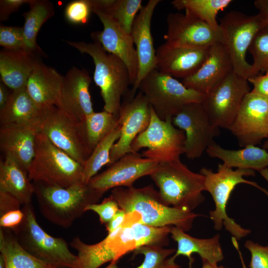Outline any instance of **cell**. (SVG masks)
<instances>
[{"mask_svg":"<svg viewBox=\"0 0 268 268\" xmlns=\"http://www.w3.org/2000/svg\"><path fill=\"white\" fill-rule=\"evenodd\" d=\"M34 195L42 214L52 223L70 227L85 212L89 204L97 203L103 194L82 182L68 188L34 182Z\"/></svg>","mask_w":268,"mask_h":268,"instance_id":"obj_3","label":"cell"},{"mask_svg":"<svg viewBox=\"0 0 268 268\" xmlns=\"http://www.w3.org/2000/svg\"><path fill=\"white\" fill-rule=\"evenodd\" d=\"M170 226L155 227L139 223L122 224L102 241L88 244L77 236L70 246L77 252L72 268H99L104 264L116 263L122 257L144 245L161 247L169 244Z\"/></svg>","mask_w":268,"mask_h":268,"instance_id":"obj_1","label":"cell"},{"mask_svg":"<svg viewBox=\"0 0 268 268\" xmlns=\"http://www.w3.org/2000/svg\"><path fill=\"white\" fill-rule=\"evenodd\" d=\"M251 255L250 268H268V246H263L251 240L244 244Z\"/></svg>","mask_w":268,"mask_h":268,"instance_id":"obj_42","label":"cell"},{"mask_svg":"<svg viewBox=\"0 0 268 268\" xmlns=\"http://www.w3.org/2000/svg\"><path fill=\"white\" fill-rule=\"evenodd\" d=\"M172 120L185 133L184 154L190 159L200 157L220 134L219 128L210 120L201 102L184 105Z\"/></svg>","mask_w":268,"mask_h":268,"instance_id":"obj_14","label":"cell"},{"mask_svg":"<svg viewBox=\"0 0 268 268\" xmlns=\"http://www.w3.org/2000/svg\"><path fill=\"white\" fill-rule=\"evenodd\" d=\"M29 4V10L23 14L24 50L45 57V54L37 43L36 38L44 23L54 15V7L47 0H31Z\"/></svg>","mask_w":268,"mask_h":268,"instance_id":"obj_31","label":"cell"},{"mask_svg":"<svg viewBox=\"0 0 268 268\" xmlns=\"http://www.w3.org/2000/svg\"><path fill=\"white\" fill-rule=\"evenodd\" d=\"M31 0H0V20L5 21L10 15L18 10L19 7L25 3L29 4Z\"/></svg>","mask_w":268,"mask_h":268,"instance_id":"obj_44","label":"cell"},{"mask_svg":"<svg viewBox=\"0 0 268 268\" xmlns=\"http://www.w3.org/2000/svg\"><path fill=\"white\" fill-rule=\"evenodd\" d=\"M40 57L24 49L2 50L0 52L1 81L12 91L26 88L32 72L42 62Z\"/></svg>","mask_w":268,"mask_h":268,"instance_id":"obj_25","label":"cell"},{"mask_svg":"<svg viewBox=\"0 0 268 268\" xmlns=\"http://www.w3.org/2000/svg\"><path fill=\"white\" fill-rule=\"evenodd\" d=\"M265 72H266L265 74H267V75H268V68L267 69Z\"/></svg>","mask_w":268,"mask_h":268,"instance_id":"obj_54","label":"cell"},{"mask_svg":"<svg viewBox=\"0 0 268 268\" xmlns=\"http://www.w3.org/2000/svg\"><path fill=\"white\" fill-rule=\"evenodd\" d=\"M87 145L91 151L118 124V117L104 110L93 112L81 122Z\"/></svg>","mask_w":268,"mask_h":268,"instance_id":"obj_34","label":"cell"},{"mask_svg":"<svg viewBox=\"0 0 268 268\" xmlns=\"http://www.w3.org/2000/svg\"><path fill=\"white\" fill-rule=\"evenodd\" d=\"M263 148L265 149H268V137L267 138V139L266 141L264 143L263 145Z\"/></svg>","mask_w":268,"mask_h":268,"instance_id":"obj_53","label":"cell"},{"mask_svg":"<svg viewBox=\"0 0 268 268\" xmlns=\"http://www.w3.org/2000/svg\"><path fill=\"white\" fill-rule=\"evenodd\" d=\"M150 108L145 96L140 91L132 99L122 104L118 117L121 126V135L111 149L109 166L124 155L131 152L133 141L149 124Z\"/></svg>","mask_w":268,"mask_h":268,"instance_id":"obj_18","label":"cell"},{"mask_svg":"<svg viewBox=\"0 0 268 268\" xmlns=\"http://www.w3.org/2000/svg\"><path fill=\"white\" fill-rule=\"evenodd\" d=\"M227 129L242 147L260 144L268 137V99L250 91Z\"/></svg>","mask_w":268,"mask_h":268,"instance_id":"obj_15","label":"cell"},{"mask_svg":"<svg viewBox=\"0 0 268 268\" xmlns=\"http://www.w3.org/2000/svg\"><path fill=\"white\" fill-rule=\"evenodd\" d=\"M231 0H174L172 5L178 10L190 12L216 31L220 30L216 15L227 7Z\"/></svg>","mask_w":268,"mask_h":268,"instance_id":"obj_33","label":"cell"},{"mask_svg":"<svg viewBox=\"0 0 268 268\" xmlns=\"http://www.w3.org/2000/svg\"><path fill=\"white\" fill-rule=\"evenodd\" d=\"M39 130L34 127L8 124L0 126V147L5 156L14 159L28 172L34 157Z\"/></svg>","mask_w":268,"mask_h":268,"instance_id":"obj_24","label":"cell"},{"mask_svg":"<svg viewBox=\"0 0 268 268\" xmlns=\"http://www.w3.org/2000/svg\"><path fill=\"white\" fill-rule=\"evenodd\" d=\"M0 45L11 51L24 49L23 27L0 25Z\"/></svg>","mask_w":268,"mask_h":268,"instance_id":"obj_39","label":"cell"},{"mask_svg":"<svg viewBox=\"0 0 268 268\" xmlns=\"http://www.w3.org/2000/svg\"><path fill=\"white\" fill-rule=\"evenodd\" d=\"M200 173L205 177V189L211 195L215 204L214 210L209 211V217L213 221L214 228L220 230L224 226L230 234L240 240L251 233L229 217L226 212V207L232 192L239 184H247L262 191L268 196V192L256 183L245 179L244 177L255 176V171L251 169H237L228 167L219 164L217 172L203 167Z\"/></svg>","mask_w":268,"mask_h":268,"instance_id":"obj_6","label":"cell"},{"mask_svg":"<svg viewBox=\"0 0 268 268\" xmlns=\"http://www.w3.org/2000/svg\"><path fill=\"white\" fill-rule=\"evenodd\" d=\"M221 43L230 57L233 71L247 79L252 76V64L246 60L247 51L256 35L264 29L258 14L248 15L237 10L227 12L219 23Z\"/></svg>","mask_w":268,"mask_h":268,"instance_id":"obj_10","label":"cell"},{"mask_svg":"<svg viewBox=\"0 0 268 268\" xmlns=\"http://www.w3.org/2000/svg\"><path fill=\"white\" fill-rule=\"evenodd\" d=\"M63 76L55 68L42 62L35 68L27 81L26 90L40 108L58 107Z\"/></svg>","mask_w":268,"mask_h":268,"instance_id":"obj_26","label":"cell"},{"mask_svg":"<svg viewBox=\"0 0 268 268\" xmlns=\"http://www.w3.org/2000/svg\"><path fill=\"white\" fill-rule=\"evenodd\" d=\"M0 268H5L4 262L2 257L0 255Z\"/></svg>","mask_w":268,"mask_h":268,"instance_id":"obj_52","label":"cell"},{"mask_svg":"<svg viewBox=\"0 0 268 268\" xmlns=\"http://www.w3.org/2000/svg\"><path fill=\"white\" fill-rule=\"evenodd\" d=\"M261 175L268 182V168H265L261 171H260Z\"/></svg>","mask_w":268,"mask_h":268,"instance_id":"obj_51","label":"cell"},{"mask_svg":"<svg viewBox=\"0 0 268 268\" xmlns=\"http://www.w3.org/2000/svg\"><path fill=\"white\" fill-rule=\"evenodd\" d=\"M233 71L230 57L224 45L216 43L209 47L207 57L193 75L182 80L187 88L206 94Z\"/></svg>","mask_w":268,"mask_h":268,"instance_id":"obj_23","label":"cell"},{"mask_svg":"<svg viewBox=\"0 0 268 268\" xmlns=\"http://www.w3.org/2000/svg\"><path fill=\"white\" fill-rule=\"evenodd\" d=\"M209 47H182L165 42L156 50L155 68L175 78H187L194 74L202 65Z\"/></svg>","mask_w":268,"mask_h":268,"instance_id":"obj_22","label":"cell"},{"mask_svg":"<svg viewBox=\"0 0 268 268\" xmlns=\"http://www.w3.org/2000/svg\"><path fill=\"white\" fill-rule=\"evenodd\" d=\"M66 42L81 54L91 56L95 65L93 79L100 89L104 109L119 117L122 97L131 84L126 65L119 58L106 52L97 41Z\"/></svg>","mask_w":268,"mask_h":268,"instance_id":"obj_4","label":"cell"},{"mask_svg":"<svg viewBox=\"0 0 268 268\" xmlns=\"http://www.w3.org/2000/svg\"><path fill=\"white\" fill-rule=\"evenodd\" d=\"M110 196L120 209L126 213H136L140 217V223L152 227L175 226L187 232L199 216L188 209L166 205L158 191L151 185L140 188H116Z\"/></svg>","mask_w":268,"mask_h":268,"instance_id":"obj_2","label":"cell"},{"mask_svg":"<svg viewBox=\"0 0 268 268\" xmlns=\"http://www.w3.org/2000/svg\"><path fill=\"white\" fill-rule=\"evenodd\" d=\"M142 0H114L105 12L110 15L126 32L131 34L137 13L142 7Z\"/></svg>","mask_w":268,"mask_h":268,"instance_id":"obj_37","label":"cell"},{"mask_svg":"<svg viewBox=\"0 0 268 268\" xmlns=\"http://www.w3.org/2000/svg\"><path fill=\"white\" fill-rule=\"evenodd\" d=\"M21 204L10 195L0 192V216L12 210L20 209Z\"/></svg>","mask_w":268,"mask_h":268,"instance_id":"obj_46","label":"cell"},{"mask_svg":"<svg viewBox=\"0 0 268 268\" xmlns=\"http://www.w3.org/2000/svg\"><path fill=\"white\" fill-rule=\"evenodd\" d=\"M175 249H166L156 245H144L133 251L134 255L142 254L144 260L136 268H180L181 266L169 256L175 253ZM105 268H119L116 263H110Z\"/></svg>","mask_w":268,"mask_h":268,"instance_id":"obj_36","label":"cell"},{"mask_svg":"<svg viewBox=\"0 0 268 268\" xmlns=\"http://www.w3.org/2000/svg\"><path fill=\"white\" fill-rule=\"evenodd\" d=\"M48 109L39 108L30 97L26 88L13 90L6 105L0 109V125H25L39 130Z\"/></svg>","mask_w":268,"mask_h":268,"instance_id":"obj_28","label":"cell"},{"mask_svg":"<svg viewBox=\"0 0 268 268\" xmlns=\"http://www.w3.org/2000/svg\"><path fill=\"white\" fill-rule=\"evenodd\" d=\"M253 86L252 92L268 99V75H256L248 79Z\"/></svg>","mask_w":268,"mask_h":268,"instance_id":"obj_45","label":"cell"},{"mask_svg":"<svg viewBox=\"0 0 268 268\" xmlns=\"http://www.w3.org/2000/svg\"><path fill=\"white\" fill-rule=\"evenodd\" d=\"M170 234L172 239L177 243V249L172 259L175 260L180 255L187 257L189 260V268H192L194 261L192 257L193 254H198L202 262L214 266H217L224 259L219 234L209 238H197L175 226L170 227Z\"/></svg>","mask_w":268,"mask_h":268,"instance_id":"obj_27","label":"cell"},{"mask_svg":"<svg viewBox=\"0 0 268 268\" xmlns=\"http://www.w3.org/2000/svg\"><path fill=\"white\" fill-rule=\"evenodd\" d=\"M91 82L86 70L75 67L63 76L58 108L76 122H83L94 112L89 91Z\"/></svg>","mask_w":268,"mask_h":268,"instance_id":"obj_21","label":"cell"},{"mask_svg":"<svg viewBox=\"0 0 268 268\" xmlns=\"http://www.w3.org/2000/svg\"><path fill=\"white\" fill-rule=\"evenodd\" d=\"M150 110L149 124L133 141L131 152L137 153L139 149L146 148L141 156L159 163L179 159L184 153V131L173 125L172 118L162 120L151 107Z\"/></svg>","mask_w":268,"mask_h":268,"instance_id":"obj_11","label":"cell"},{"mask_svg":"<svg viewBox=\"0 0 268 268\" xmlns=\"http://www.w3.org/2000/svg\"><path fill=\"white\" fill-rule=\"evenodd\" d=\"M160 1L149 0L137 14L132 26L131 34L137 53L138 71L129 93V100L135 96L143 78L156 68V50L151 32V22L155 8Z\"/></svg>","mask_w":268,"mask_h":268,"instance_id":"obj_20","label":"cell"},{"mask_svg":"<svg viewBox=\"0 0 268 268\" xmlns=\"http://www.w3.org/2000/svg\"><path fill=\"white\" fill-rule=\"evenodd\" d=\"M202 266L201 268H227L223 266H218L212 265L206 262H202Z\"/></svg>","mask_w":268,"mask_h":268,"instance_id":"obj_50","label":"cell"},{"mask_svg":"<svg viewBox=\"0 0 268 268\" xmlns=\"http://www.w3.org/2000/svg\"><path fill=\"white\" fill-rule=\"evenodd\" d=\"M28 172L14 159L5 156L0 162V192L7 193L21 204L31 203L34 194L33 184Z\"/></svg>","mask_w":268,"mask_h":268,"instance_id":"obj_30","label":"cell"},{"mask_svg":"<svg viewBox=\"0 0 268 268\" xmlns=\"http://www.w3.org/2000/svg\"><path fill=\"white\" fill-rule=\"evenodd\" d=\"M126 215V212L120 208L112 219L105 225L106 229L108 233L113 232L122 225Z\"/></svg>","mask_w":268,"mask_h":268,"instance_id":"obj_47","label":"cell"},{"mask_svg":"<svg viewBox=\"0 0 268 268\" xmlns=\"http://www.w3.org/2000/svg\"><path fill=\"white\" fill-rule=\"evenodd\" d=\"M159 163L138 153H128L93 177L87 184L92 189L102 194L118 187H132L138 179L150 176Z\"/></svg>","mask_w":268,"mask_h":268,"instance_id":"obj_16","label":"cell"},{"mask_svg":"<svg viewBox=\"0 0 268 268\" xmlns=\"http://www.w3.org/2000/svg\"><path fill=\"white\" fill-rule=\"evenodd\" d=\"M248 51L253 57L252 76L268 68V31L263 30L254 38Z\"/></svg>","mask_w":268,"mask_h":268,"instance_id":"obj_38","label":"cell"},{"mask_svg":"<svg viewBox=\"0 0 268 268\" xmlns=\"http://www.w3.org/2000/svg\"><path fill=\"white\" fill-rule=\"evenodd\" d=\"M166 42L175 46L206 48L222 41L220 30L216 31L190 12L170 13L167 18Z\"/></svg>","mask_w":268,"mask_h":268,"instance_id":"obj_17","label":"cell"},{"mask_svg":"<svg viewBox=\"0 0 268 268\" xmlns=\"http://www.w3.org/2000/svg\"><path fill=\"white\" fill-rule=\"evenodd\" d=\"M83 170V165L38 133L35 155L28 170L31 180L68 188L82 182Z\"/></svg>","mask_w":268,"mask_h":268,"instance_id":"obj_7","label":"cell"},{"mask_svg":"<svg viewBox=\"0 0 268 268\" xmlns=\"http://www.w3.org/2000/svg\"><path fill=\"white\" fill-rule=\"evenodd\" d=\"M138 89L162 120L172 118L187 104L201 102L204 96L156 68L143 78Z\"/></svg>","mask_w":268,"mask_h":268,"instance_id":"obj_9","label":"cell"},{"mask_svg":"<svg viewBox=\"0 0 268 268\" xmlns=\"http://www.w3.org/2000/svg\"><path fill=\"white\" fill-rule=\"evenodd\" d=\"M254 4L259 10L258 14L263 21L264 30L268 31V0H256Z\"/></svg>","mask_w":268,"mask_h":268,"instance_id":"obj_48","label":"cell"},{"mask_svg":"<svg viewBox=\"0 0 268 268\" xmlns=\"http://www.w3.org/2000/svg\"><path fill=\"white\" fill-rule=\"evenodd\" d=\"M249 92L248 80L232 71L204 95L201 103L213 124L227 129Z\"/></svg>","mask_w":268,"mask_h":268,"instance_id":"obj_12","label":"cell"},{"mask_svg":"<svg viewBox=\"0 0 268 268\" xmlns=\"http://www.w3.org/2000/svg\"><path fill=\"white\" fill-rule=\"evenodd\" d=\"M39 132L83 165L91 153L81 123L72 120L56 106L51 107L46 111Z\"/></svg>","mask_w":268,"mask_h":268,"instance_id":"obj_13","label":"cell"},{"mask_svg":"<svg viewBox=\"0 0 268 268\" xmlns=\"http://www.w3.org/2000/svg\"><path fill=\"white\" fill-rule=\"evenodd\" d=\"M22 209L23 221L12 230L20 245L33 256L56 268H72L77 256L69 250L67 242L51 236L41 227L31 203L23 205Z\"/></svg>","mask_w":268,"mask_h":268,"instance_id":"obj_8","label":"cell"},{"mask_svg":"<svg viewBox=\"0 0 268 268\" xmlns=\"http://www.w3.org/2000/svg\"><path fill=\"white\" fill-rule=\"evenodd\" d=\"M24 216L22 209L9 211L0 216V228L13 230L20 224Z\"/></svg>","mask_w":268,"mask_h":268,"instance_id":"obj_43","label":"cell"},{"mask_svg":"<svg viewBox=\"0 0 268 268\" xmlns=\"http://www.w3.org/2000/svg\"><path fill=\"white\" fill-rule=\"evenodd\" d=\"M92 9L89 0H76L67 5L65 15L67 20L74 24H85L89 18Z\"/></svg>","mask_w":268,"mask_h":268,"instance_id":"obj_40","label":"cell"},{"mask_svg":"<svg viewBox=\"0 0 268 268\" xmlns=\"http://www.w3.org/2000/svg\"><path fill=\"white\" fill-rule=\"evenodd\" d=\"M150 177L168 206L192 211L205 199L204 176L191 171L180 159L159 163Z\"/></svg>","mask_w":268,"mask_h":268,"instance_id":"obj_5","label":"cell"},{"mask_svg":"<svg viewBox=\"0 0 268 268\" xmlns=\"http://www.w3.org/2000/svg\"><path fill=\"white\" fill-rule=\"evenodd\" d=\"M103 25L102 31L91 34L92 38L100 43L103 48L121 59L127 66L133 85L138 71V61L135 48L131 34L124 30L106 12L99 9L92 10Z\"/></svg>","mask_w":268,"mask_h":268,"instance_id":"obj_19","label":"cell"},{"mask_svg":"<svg viewBox=\"0 0 268 268\" xmlns=\"http://www.w3.org/2000/svg\"><path fill=\"white\" fill-rule=\"evenodd\" d=\"M121 133V126L118 121L116 127L95 147L83 165V183L87 185L104 166L109 165L111 149Z\"/></svg>","mask_w":268,"mask_h":268,"instance_id":"obj_35","label":"cell"},{"mask_svg":"<svg viewBox=\"0 0 268 268\" xmlns=\"http://www.w3.org/2000/svg\"><path fill=\"white\" fill-rule=\"evenodd\" d=\"M0 252L5 268H56L27 252L9 229L0 228Z\"/></svg>","mask_w":268,"mask_h":268,"instance_id":"obj_32","label":"cell"},{"mask_svg":"<svg viewBox=\"0 0 268 268\" xmlns=\"http://www.w3.org/2000/svg\"><path fill=\"white\" fill-rule=\"evenodd\" d=\"M120 208L117 202L110 196L104 199L100 203H95L88 205L85 209L96 213L101 224L108 223L116 214Z\"/></svg>","mask_w":268,"mask_h":268,"instance_id":"obj_41","label":"cell"},{"mask_svg":"<svg viewBox=\"0 0 268 268\" xmlns=\"http://www.w3.org/2000/svg\"><path fill=\"white\" fill-rule=\"evenodd\" d=\"M6 86L1 81L0 83V109L2 108L9 100V94Z\"/></svg>","mask_w":268,"mask_h":268,"instance_id":"obj_49","label":"cell"},{"mask_svg":"<svg viewBox=\"0 0 268 268\" xmlns=\"http://www.w3.org/2000/svg\"><path fill=\"white\" fill-rule=\"evenodd\" d=\"M208 156L223 161V164L229 168L251 169L259 172L268 168V152L266 149L248 145L238 150H231L222 147L215 141L207 148Z\"/></svg>","mask_w":268,"mask_h":268,"instance_id":"obj_29","label":"cell"}]
</instances>
